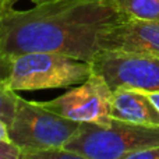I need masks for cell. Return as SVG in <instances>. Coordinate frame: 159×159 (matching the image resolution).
I'll return each mask as SVG.
<instances>
[{"label":"cell","instance_id":"1","mask_svg":"<svg viewBox=\"0 0 159 159\" xmlns=\"http://www.w3.org/2000/svg\"><path fill=\"white\" fill-rule=\"evenodd\" d=\"M126 17L113 0H56L0 16V48L8 59L28 52H57L92 61L106 28Z\"/></svg>","mask_w":159,"mask_h":159},{"label":"cell","instance_id":"2","mask_svg":"<svg viewBox=\"0 0 159 159\" xmlns=\"http://www.w3.org/2000/svg\"><path fill=\"white\" fill-rule=\"evenodd\" d=\"M159 145V126L110 119L105 126L81 123L64 148L80 159H130L133 154Z\"/></svg>","mask_w":159,"mask_h":159},{"label":"cell","instance_id":"3","mask_svg":"<svg viewBox=\"0 0 159 159\" xmlns=\"http://www.w3.org/2000/svg\"><path fill=\"white\" fill-rule=\"evenodd\" d=\"M93 73L91 61L57 52H28L11 59L7 82L11 89L39 91L74 87Z\"/></svg>","mask_w":159,"mask_h":159},{"label":"cell","instance_id":"4","mask_svg":"<svg viewBox=\"0 0 159 159\" xmlns=\"http://www.w3.org/2000/svg\"><path fill=\"white\" fill-rule=\"evenodd\" d=\"M77 121L45 109L39 102L18 98L16 115L8 126L10 141L21 148V159L49 148H63L78 130Z\"/></svg>","mask_w":159,"mask_h":159},{"label":"cell","instance_id":"5","mask_svg":"<svg viewBox=\"0 0 159 159\" xmlns=\"http://www.w3.org/2000/svg\"><path fill=\"white\" fill-rule=\"evenodd\" d=\"M91 64L112 89L131 87L147 92L159 91V55L99 49Z\"/></svg>","mask_w":159,"mask_h":159},{"label":"cell","instance_id":"6","mask_svg":"<svg viewBox=\"0 0 159 159\" xmlns=\"http://www.w3.org/2000/svg\"><path fill=\"white\" fill-rule=\"evenodd\" d=\"M113 89L96 73L63 95L48 102H39L42 107L77 123L105 126L112 119Z\"/></svg>","mask_w":159,"mask_h":159},{"label":"cell","instance_id":"7","mask_svg":"<svg viewBox=\"0 0 159 159\" xmlns=\"http://www.w3.org/2000/svg\"><path fill=\"white\" fill-rule=\"evenodd\" d=\"M99 49L159 55V20H124L106 28Z\"/></svg>","mask_w":159,"mask_h":159},{"label":"cell","instance_id":"8","mask_svg":"<svg viewBox=\"0 0 159 159\" xmlns=\"http://www.w3.org/2000/svg\"><path fill=\"white\" fill-rule=\"evenodd\" d=\"M110 115L113 119L130 123L159 126V110L148 93L137 88L119 87L113 89Z\"/></svg>","mask_w":159,"mask_h":159},{"label":"cell","instance_id":"9","mask_svg":"<svg viewBox=\"0 0 159 159\" xmlns=\"http://www.w3.org/2000/svg\"><path fill=\"white\" fill-rule=\"evenodd\" d=\"M126 20H159V0H113Z\"/></svg>","mask_w":159,"mask_h":159},{"label":"cell","instance_id":"10","mask_svg":"<svg viewBox=\"0 0 159 159\" xmlns=\"http://www.w3.org/2000/svg\"><path fill=\"white\" fill-rule=\"evenodd\" d=\"M18 98L20 95H17L14 89H11L7 80L0 78V119L7 126H10L14 119Z\"/></svg>","mask_w":159,"mask_h":159},{"label":"cell","instance_id":"11","mask_svg":"<svg viewBox=\"0 0 159 159\" xmlns=\"http://www.w3.org/2000/svg\"><path fill=\"white\" fill-rule=\"evenodd\" d=\"M28 159H80V158L63 147V148H49L35 152Z\"/></svg>","mask_w":159,"mask_h":159},{"label":"cell","instance_id":"12","mask_svg":"<svg viewBox=\"0 0 159 159\" xmlns=\"http://www.w3.org/2000/svg\"><path fill=\"white\" fill-rule=\"evenodd\" d=\"M22 151L11 141L0 140V159H21Z\"/></svg>","mask_w":159,"mask_h":159},{"label":"cell","instance_id":"13","mask_svg":"<svg viewBox=\"0 0 159 159\" xmlns=\"http://www.w3.org/2000/svg\"><path fill=\"white\" fill-rule=\"evenodd\" d=\"M130 159H159V145L135 152L130 157Z\"/></svg>","mask_w":159,"mask_h":159},{"label":"cell","instance_id":"14","mask_svg":"<svg viewBox=\"0 0 159 159\" xmlns=\"http://www.w3.org/2000/svg\"><path fill=\"white\" fill-rule=\"evenodd\" d=\"M10 66H11V59L3 53L2 48H0V78L7 80L10 74Z\"/></svg>","mask_w":159,"mask_h":159},{"label":"cell","instance_id":"15","mask_svg":"<svg viewBox=\"0 0 159 159\" xmlns=\"http://www.w3.org/2000/svg\"><path fill=\"white\" fill-rule=\"evenodd\" d=\"M20 0H0V16L6 11H10L14 8L16 3H18Z\"/></svg>","mask_w":159,"mask_h":159},{"label":"cell","instance_id":"16","mask_svg":"<svg viewBox=\"0 0 159 159\" xmlns=\"http://www.w3.org/2000/svg\"><path fill=\"white\" fill-rule=\"evenodd\" d=\"M0 140L2 141H10V135H8V126L0 119Z\"/></svg>","mask_w":159,"mask_h":159},{"label":"cell","instance_id":"17","mask_svg":"<svg viewBox=\"0 0 159 159\" xmlns=\"http://www.w3.org/2000/svg\"><path fill=\"white\" fill-rule=\"evenodd\" d=\"M147 92V91H145ZM148 93V96L151 98V101H152V103L157 106V109L159 110V91H154V92H147Z\"/></svg>","mask_w":159,"mask_h":159},{"label":"cell","instance_id":"18","mask_svg":"<svg viewBox=\"0 0 159 159\" xmlns=\"http://www.w3.org/2000/svg\"><path fill=\"white\" fill-rule=\"evenodd\" d=\"M49 2H53V0H31V3H34V4H43V3Z\"/></svg>","mask_w":159,"mask_h":159}]
</instances>
